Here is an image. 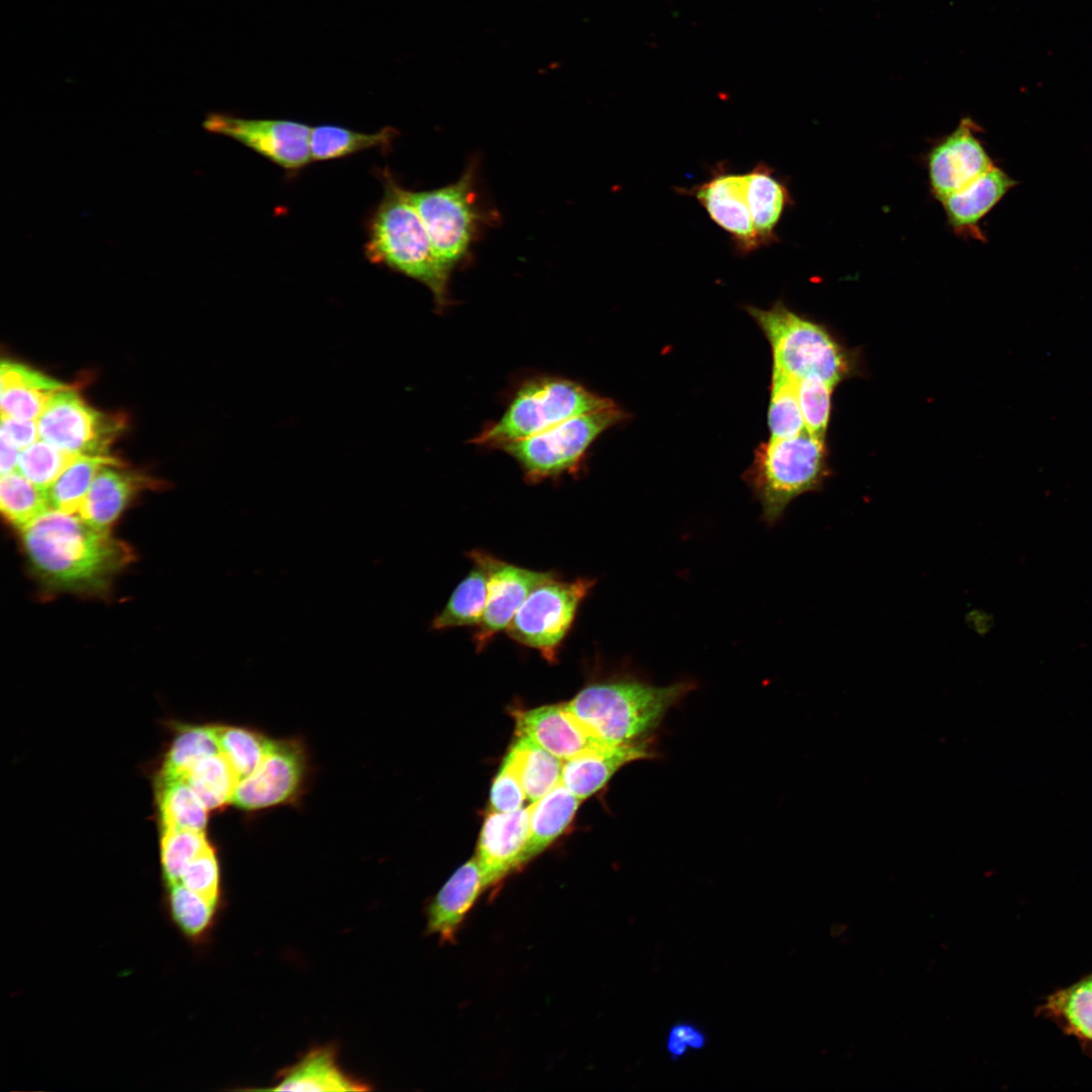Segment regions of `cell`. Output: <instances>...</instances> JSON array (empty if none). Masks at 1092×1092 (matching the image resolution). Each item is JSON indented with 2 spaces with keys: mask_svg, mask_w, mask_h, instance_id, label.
<instances>
[{
  "mask_svg": "<svg viewBox=\"0 0 1092 1092\" xmlns=\"http://www.w3.org/2000/svg\"><path fill=\"white\" fill-rule=\"evenodd\" d=\"M0 509L8 524L20 532L51 508L46 491L14 471L1 475Z\"/></svg>",
  "mask_w": 1092,
  "mask_h": 1092,
  "instance_id": "cell-34",
  "label": "cell"
},
{
  "mask_svg": "<svg viewBox=\"0 0 1092 1092\" xmlns=\"http://www.w3.org/2000/svg\"><path fill=\"white\" fill-rule=\"evenodd\" d=\"M218 907L181 885L166 887L163 901L165 914L178 932L193 944L201 943L206 938Z\"/></svg>",
  "mask_w": 1092,
  "mask_h": 1092,
  "instance_id": "cell-30",
  "label": "cell"
},
{
  "mask_svg": "<svg viewBox=\"0 0 1092 1092\" xmlns=\"http://www.w3.org/2000/svg\"><path fill=\"white\" fill-rule=\"evenodd\" d=\"M625 418V412L615 403L570 418L500 449L518 462L529 482L575 473L597 438Z\"/></svg>",
  "mask_w": 1092,
  "mask_h": 1092,
  "instance_id": "cell-7",
  "label": "cell"
},
{
  "mask_svg": "<svg viewBox=\"0 0 1092 1092\" xmlns=\"http://www.w3.org/2000/svg\"><path fill=\"white\" fill-rule=\"evenodd\" d=\"M677 192L696 198L710 218L730 236L738 254L748 255L762 247L750 213L745 174L732 172L726 163H719L706 181L689 189L677 188Z\"/></svg>",
  "mask_w": 1092,
  "mask_h": 1092,
  "instance_id": "cell-13",
  "label": "cell"
},
{
  "mask_svg": "<svg viewBox=\"0 0 1092 1092\" xmlns=\"http://www.w3.org/2000/svg\"><path fill=\"white\" fill-rule=\"evenodd\" d=\"M369 1088L344 1073L337 1065L335 1051L318 1048L307 1053L279 1076L274 1091H363Z\"/></svg>",
  "mask_w": 1092,
  "mask_h": 1092,
  "instance_id": "cell-24",
  "label": "cell"
},
{
  "mask_svg": "<svg viewBox=\"0 0 1092 1092\" xmlns=\"http://www.w3.org/2000/svg\"><path fill=\"white\" fill-rule=\"evenodd\" d=\"M76 456L38 439L20 452L17 471L46 491Z\"/></svg>",
  "mask_w": 1092,
  "mask_h": 1092,
  "instance_id": "cell-39",
  "label": "cell"
},
{
  "mask_svg": "<svg viewBox=\"0 0 1092 1092\" xmlns=\"http://www.w3.org/2000/svg\"><path fill=\"white\" fill-rule=\"evenodd\" d=\"M581 801L561 783L530 805L529 834L523 864L544 851L569 826Z\"/></svg>",
  "mask_w": 1092,
  "mask_h": 1092,
  "instance_id": "cell-25",
  "label": "cell"
},
{
  "mask_svg": "<svg viewBox=\"0 0 1092 1092\" xmlns=\"http://www.w3.org/2000/svg\"><path fill=\"white\" fill-rule=\"evenodd\" d=\"M767 420L769 440L790 438L806 431L796 381L776 368L772 369Z\"/></svg>",
  "mask_w": 1092,
  "mask_h": 1092,
  "instance_id": "cell-36",
  "label": "cell"
},
{
  "mask_svg": "<svg viewBox=\"0 0 1092 1092\" xmlns=\"http://www.w3.org/2000/svg\"><path fill=\"white\" fill-rule=\"evenodd\" d=\"M219 752L216 727H185L174 738L166 754L160 780L186 779L198 761Z\"/></svg>",
  "mask_w": 1092,
  "mask_h": 1092,
  "instance_id": "cell-33",
  "label": "cell"
},
{
  "mask_svg": "<svg viewBox=\"0 0 1092 1092\" xmlns=\"http://www.w3.org/2000/svg\"><path fill=\"white\" fill-rule=\"evenodd\" d=\"M745 179L754 230L761 246H769L779 241L776 229L793 198L785 180L763 162L745 173Z\"/></svg>",
  "mask_w": 1092,
  "mask_h": 1092,
  "instance_id": "cell-23",
  "label": "cell"
},
{
  "mask_svg": "<svg viewBox=\"0 0 1092 1092\" xmlns=\"http://www.w3.org/2000/svg\"><path fill=\"white\" fill-rule=\"evenodd\" d=\"M695 688L687 680L654 686L621 677L588 685L564 705L597 740L632 744L648 740L667 712Z\"/></svg>",
  "mask_w": 1092,
  "mask_h": 1092,
  "instance_id": "cell-2",
  "label": "cell"
},
{
  "mask_svg": "<svg viewBox=\"0 0 1092 1092\" xmlns=\"http://www.w3.org/2000/svg\"><path fill=\"white\" fill-rule=\"evenodd\" d=\"M209 846L203 831L163 829L161 867L165 887L177 883L187 866Z\"/></svg>",
  "mask_w": 1092,
  "mask_h": 1092,
  "instance_id": "cell-37",
  "label": "cell"
},
{
  "mask_svg": "<svg viewBox=\"0 0 1092 1092\" xmlns=\"http://www.w3.org/2000/svg\"><path fill=\"white\" fill-rule=\"evenodd\" d=\"M383 195L368 223L365 256L427 286L435 304H448L451 274L435 254L427 230L414 206L410 191L402 188L389 172L382 175Z\"/></svg>",
  "mask_w": 1092,
  "mask_h": 1092,
  "instance_id": "cell-3",
  "label": "cell"
},
{
  "mask_svg": "<svg viewBox=\"0 0 1092 1092\" xmlns=\"http://www.w3.org/2000/svg\"><path fill=\"white\" fill-rule=\"evenodd\" d=\"M615 402L583 385L557 376H541L523 383L499 420L487 425L471 442L502 448L570 418L609 407Z\"/></svg>",
  "mask_w": 1092,
  "mask_h": 1092,
  "instance_id": "cell-6",
  "label": "cell"
},
{
  "mask_svg": "<svg viewBox=\"0 0 1092 1092\" xmlns=\"http://www.w3.org/2000/svg\"><path fill=\"white\" fill-rule=\"evenodd\" d=\"M0 437L6 439L22 451L40 439L37 421L1 417Z\"/></svg>",
  "mask_w": 1092,
  "mask_h": 1092,
  "instance_id": "cell-44",
  "label": "cell"
},
{
  "mask_svg": "<svg viewBox=\"0 0 1092 1092\" xmlns=\"http://www.w3.org/2000/svg\"><path fill=\"white\" fill-rule=\"evenodd\" d=\"M826 439L803 433L760 444L744 480L761 506V518L778 523L799 495L818 491L830 476Z\"/></svg>",
  "mask_w": 1092,
  "mask_h": 1092,
  "instance_id": "cell-5",
  "label": "cell"
},
{
  "mask_svg": "<svg viewBox=\"0 0 1092 1092\" xmlns=\"http://www.w3.org/2000/svg\"><path fill=\"white\" fill-rule=\"evenodd\" d=\"M395 135L391 127L368 133L334 124L317 125L310 132L311 159L329 161L369 149H387Z\"/></svg>",
  "mask_w": 1092,
  "mask_h": 1092,
  "instance_id": "cell-31",
  "label": "cell"
},
{
  "mask_svg": "<svg viewBox=\"0 0 1092 1092\" xmlns=\"http://www.w3.org/2000/svg\"><path fill=\"white\" fill-rule=\"evenodd\" d=\"M304 767L303 752L297 743L272 740L259 766L239 781L232 803L245 810L283 803L297 792Z\"/></svg>",
  "mask_w": 1092,
  "mask_h": 1092,
  "instance_id": "cell-15",
  "label": "cell"
},
{
  "mask_svg": "<svg viewBox=\"0 0 1092 1092\" xmlns=\"http://www.w3.org/2000/svg\"><path fill=\"white\" fill-rule=\"evenodd\" d=\"M69 385L33 368L3 360L0 368L1 417L37 421L53 395Z\"/></svg>",
  "mask_w": 1092,
  "mask_h": 1092,
  "instance_id": "cell-21",
  "label": "cell"
},
{
  "mask_svg": "<svg viewBox=\"0 0 1092 1092\" xmlns=\"http://www.w3.org/2000/svg\"><path fill=\"white\" fill-rule=\"evenodd\" d=\"M172 885H181L219 906V868L212 847L209 846L196 856L187 866L179 881Z\"/></svg>",
  "mask_w": 1092,
  "mask_h": 1092,
  "instance_id": "cell-41",
  "label": "cell"
},
{
  "mask_svg": "<svg viewBox=\"0 0 1092 1092\" xmlns=\"http://www.w3.org/2000/svg\"><path fill=\"white\" fill-rule=\"evenodd\" d=\"M33 576L49 593L103 597L135 558L130 546L79 514L49 509L20 531Z\"/></svg>",
  "mask_w": 1092,
  "mask_h": 1092,
  "instance_id": "cell-1",
  "label": "cell"
},
{
  "mask_svg": "<svg viewBox=\"0 0 1092 1092\" xmlns=\"http://www.w3.org/2000/svg\"><path fill=\"white\" fill-rule=\"evenodd\" d=\"M158 802L163 829L203 831L208 809L186 779L160 780Z\"/></svg>",
  "mask_w": 1092,
  "mask_h": 1092,
  "instance_id": "cell-32",
  "label": "cell"
},
{
  "mask_svg": "<svg viewBox=\"0 0 1092 1092\" xmlns=\"http://www.w3.org/2000/svg\"><path fill=\"white\" fill-rule=\"evenodd\" d=\"M595 584L596 579L586 577L564 581L554 576L545 580L528 595L506 629L507 634L538 650L547 661L556 662L578 608Z\"/></svg>",
  "mask_w": 1092,
  "mask_h": 1092,
  "instance_id": "cell-9",
  "label": "cell"
},
{
  "mask_svg": "<svg viewBox=\"0 0 1092 1092\" xmlns=\"http://www.w3.org/2000/svg\"><path fill=\"white\" fill-rule=\"evenodd\" d=\"M654 757L649 740L623 745L599 744L563 761L561 784L583 801L601 791L624 765Z\"/></svg>",
  "mask_w": 1092,
  "mask_h": 1092,
  "instance_id": "cell-19",
  "label": "cell"
},
{
  "mask_svg": "<svg viewBox=\"0 0 1092 1092\" xmlns=\"http://www.w3.org/2000/svg\"><path fill=\"white\" fill-rule=\"evenodd\" d=\"M186 780L208 810L221 808L232 802L240 778L222 752L198 761Z\"/></svg>",
  "mask_w": 1092,
  "mask_h": 1092,
  "instance_id": "cell-35",
  "label": "cell"
},
{
  "mask_svg": "<svg viewBox=\"0 0 1092 1092\" xmlns=\"http://www.w3.org/2000/svg\"><path fill=\"white\" fill-rule=\"evenodd\" d=\"M705 1044V1033L691 1023L673 1025L666 1039V1050L672 1060L682 1057L689 1050H701Z\"/></svg>",
  "mask_w": 1092,
  "mask_h": 1092,
  "instance_id": "cell-43",
  "label": "cell"
},
{
  "mask_svg": "<svg viewBox=\"0 0 1092 1092\" xmlns=\"http://www.w3.org/2000/svg\"><path fill=\"white\" fill-rule=\"evenodd\" d=\"M1016 183L995 165L984 175L939 201L947 224L958 236L985 241L980 221Z\"/></svg>",
  "mask_w": 1092,
  "mask_h": 1092,
  "instance_id": "cell-20",
  "label": "cell"
},
{
  "mask_svg": "<svg viewBox=\"0 0 1092 1092\" xmlns=\"http://www.w3.org/2000/svg\"><path fill=\"white\" fill-rule=\"evenodd\" d=\"M111 455H78L46 490L50 508L78 514L97 473L107 465L120 464Z\"/></svg>",
  "mask_w": 1092,
  "mask_h": 1092,
  "instance_id": "cell-29",
  "label": "cell"
},
{
  "mask_svg": "<svg viewBox=\"0 0 1092 1092\" xmlns=\"http://www.w3.org/2000/svg\"><path fill=\"white\" fill-rule=\"evenodd\" d=\"M203 126L239 142L286 171H298L312 161L311 127L299 121L212 113L206 117Z\"/></svg>",
  "mask_w": 1092,
  "mask_h": 1092,
  "instance_id": "cell-11",
  "label": "cell"
},
{
  "mask_svg": "<svg viewBox=\"0 0 1092 1092\" xmlns=\"http://www.w3.org/2000/svg\"><path fill=\"white\" fill-rule=\"evenodd\" d=\"M526 799V794L512 762L508 757H505L490 789V811L503 813L517 811L523 807Z\"/></svg>",
  "mask_w": 1092,
  "mask_h": 1092,
  "instance_id": "cell-42",
  "label": "cell"
},
{
  "mask_svg": "<svg viewBox=\"0 0 1092 1092\" xmlns=\"http://www.w3.org/2000/svg\"><path fill=\"white\" fill-rule=\"evenodd\" d=\"M124 424L121 415L89 405L72 386L56 392L37 419L39 438L72 455H109Z\"/></svg>",
  "mask_w": 1092,
  "mask_h": 1092,
  "instance_id": "cell-10",
  "label": "cell"
},
{
  "mask_svg": "<svg viewBox=\"0 0 1092 1092\" xmlns=\"http://www.w3.org/2000/svg\"><path fill=\"white\" fill-rule=\"evenodd\" d=\"M518 736H525L565 761L599 744L568 712L564 704L546 705L515 713Z\"/></svg>",
  "mask_w": 1092,
  "mask_h": 1092,
  "instance_id": "cell-18",
  "label": "cell"
},
{
  "mask_svg": "<svg viewBox=\"0 0 1092 1092\" xmlns=\"http://www.w3.org/2000/svg\"><path fill=\"white\" fill-rule=\"evenodd\" d=\"M487 601V574L473 562L469 573L451 594L442 611L433 619L432 629L440 631L455 627H478Z\"/></svg>",
  "mask_w": 1092,
  "mask_h": 1092,
  "instance_id": "cell-28",
  "label": "cell"
},
{
  "mask_svg": "<svg viewBox=\"0 0 1092 1092\" xmlns=\"http://www.w3.org/2000/svg\"><path fill=\"white\" fill-rule=\"evenodd\" d=\"M161 486L160 480L126 469L123 463L107 465L95 476L78 514L95 529L110 532L140 492Z\"/></svg>",
  "mask_w": 1092,
  "mask_h": 1092,
  "instance_id": "cell-17",
  "label": "cell"
},
{
  "mask_svg": "<svg viewBox=\"0 0 1092 1092\" xmlns=\"http://www.w3.org/2000/svg\"><path fill=\"white\" fill-rule=\"evenodd\" d=\"M0 448L1 475L17 471L21 450L2 437H0Z\"/></svg>",
  "mask_w": 1092,
  "mask_h": 1092,
  "instance_id": "cell-45",
  "label": "cell"
},
{
  "mask_svg": "<svg viewBox=\"0 0 1092 1092\" xmlns=\"http://www.w3.org/2000/svg\"><path fill=\"white\" fill-rule=\"evenodd\" d=\"M216 734L221 752L240 780L259 766L272 742L264 735L242 727L216 726Z\"/></svg>",
  "mask_w": 1092,
  "mask_h": 1092,
  "instance_id": "cell-38",
  "label": "cell"
},
{
  "mask_svg": "<svg viewBox=\"0 0 1092 1092\" xmlns=\"http://www.w3.org/2000/svg\"><path fill=\"white\" fill-rule=\"evenodd\" d=\"M410 197L436 256L451 274L468 257L484 220L474 190L473 168L469 166L457 181L443 187L410 191Z\"/></svg>",
  "mask_w": 1092,
  "mask_h": 1092,
  "instance_id": "cell-8",
  "label": "cell"
},
{
  "mask_svg": "<svg viewBox=\"0 0 1092 1092\" xmlns=\"http://www.w3.org/2000/svg\"><path fill=\"white\" fill-rule=\"evenodd\" d=\"M796 389L806 431L826 439L835 386L817 378H805L796 381Z\"/></svg>",
  "mask_w": 1092,
  "mask_h": 1092,
  "instance_id": "cell-40",
  "label": "cell"
},
{
  "mask_svg": "<svg viewBox=\"0 0 1092 1092\" xmlns=\"http://www.w3.org/2000/svg\"><path fill=\"white\" fill-rule=\"evenodd\" d=\"M530 805L514 812H493L482 824L476 859L486 887L523 866L529 834Z\"/></svg>",
  "mask_w": 1092,
  "mask_h": 1092,
  "instance_id": "cell-16",
  "label": "cell"
},
{
  "mask_svg": "<svg viewBox=\"0 0 1092 1092\" xmlns=\"http://www.w3.org/2000/svg\"><path fill=\"white\" fill-rule=\"evenodd\" d=\"M980 126L970 117L940 139L926 155L930 191L938 200L964 188L995 164L977 133Z\"/></svg>",
  "mask_w": 1092,
  "mask_h": 1092,
  "instance_id": "cell-14",
  "label": "cell"
},
{
  "mask_svg": "<svg viewBox=\"0 0 1092 1092\" xmlns=\"http://www.w3.org/2000/svg\"><path fill=\"white\" fill-rule=\"evenodd\" d=\"M506 757L512 762L531 803L561 783L563 760L528 737L518 736Z\"/></svg>",
  "mask_w": 1092,
  "mask_h": 1092,
  "instance_id": "cell-26",
  "label": "cell"
},
{
  "mask_svg": "<svg viewBox=\"0 0 1092 1092\" xmlns=\"http://www.w3.org/2000/svg\"><path fill=\"white\" fill-rule=\"evenodd\" d=\"M1039 1011L1069 1035L1092 1043V973L1051 994Z\"/></svg>",
  "mask_w": 1092,
  "mask_h": 1092,
  "instance_id": "cell-27",
  "label": "cell"
},
{
  "mask_svg": "<svg viewBox=\"0 0 1092 1092\" xmlns=\"http://www.w3.org/2000/svg\"><path fill=\"white\" fill-rule=\"evenodd\" d=\"M476 857L459 867L431 902L428 930L442 940H452L464 917L485 889Z\"/></svg>",
  "mask_w": 1092,
  "mask_h": 1092,
  "instance_id": "cell-22",
  "label": "cell"
},
{
  "mask_svg": "<svg viewBox=\"0 0 1092 1092\" xmlns=\"http://www.w3.org/2000/svg\"><path fill=\"white\" fill-rule=\"evenodd\" d=\"M771 347L774 368L795 381L817 378L833 386L859 372L856 351L824 325L790 309L782 300L769 308L746 306Z\"/></svg>",
  "mask_w": 1092,
  "mask_h": 1092,
  "instance_id": "cell-4",
  "label": "cell"
},
{
  "mask_svg": "<svg viewBox=\"0 0 1092 1092\" xmlns=\"http://www.w3.org/2000/svg\"><path fill=\"white\" fill-rule=\"evenodd\" d=\"M468 557L480 564L487 574L486 607L473 636L476 649L481 650L498 633L506 631L528 595L557 573L517 566L479 550L470 551Z\"/></svg>",
  "mask_w": 1092,
  "mask_h": 1092,
  "instance_id": "cell-12",
  "label": "cell"
}]
</instances>
